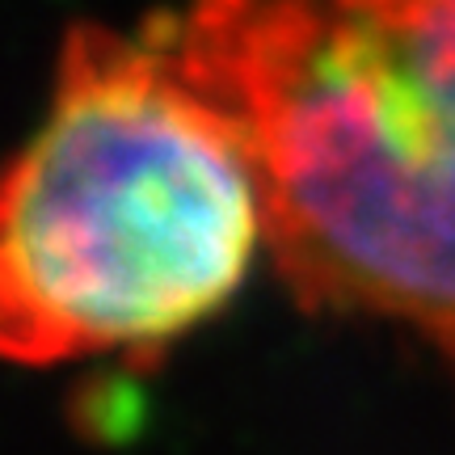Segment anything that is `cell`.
Returning <instances> with one entry per match:
<instances>
[{"label": "cell", "mask_w": 455, "mask_h": 455, "mask_svg": "<svg viewBox=\"0 0 455 455\" xmlns=\"http://www.w3.org/2000/svg\"><path fill=\"white\" fill-rule=\"evenodd\" d=\"M261 236L241 127L169 43L72 26L47 118L4 181V355L152 367L241 291Z\"/></svg>", "instance_id": "obj_2"}, {"label": "cell", "mask_w": 455, "mask_h": 455, "mask_svg": "<svg viewBox=\"0 0 455 455\" xmlns=\"http://www.w3.org/2000/svg\"><path fill=\"white\" fill-rule=\"evenodd\" d=\"M161 38L236 118L295 304L455 371V0H190Z\"/></svg>", "instance_id": "obj_1"}]
</instances>
